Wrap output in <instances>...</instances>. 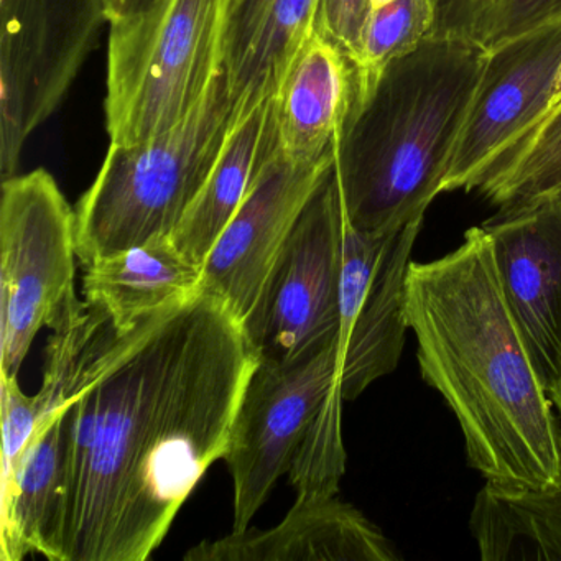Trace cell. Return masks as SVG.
<instances>
[{"label": "cell", "instance_id": "13", "mask_svg": "<svg viewBox=\"0 0 561 561\" xmlns=\"http://www.w3.org/2000/svg\"><path fill=\"white\" fill-rule=\"evenodd\" d=\"M482 228L508 313L553 397L561 380V196L501 209Z\"/></svg>", "mask_w": 561, "mask_h": 561}, {"label": "cell", "instance_id": "22", "mask_svg": "<svg viewBox=\"0 0 561 561\" xmlns=\"http://www.w3.org/2000/svg\"><path fill=\"white\" fill-rule=\"evenodd\" d=\"M433 34L430 0H392L370 12L353 60L354 93L364 90L393 58Z\"/></svg>", "mask_w": 561, "mask_h": 561}, {"label": "cell", "instance_id": "28", "mask_svg": "<svg viewBox=\"0 0 561 561\" xmlns=\"http://www.w3.org/2000/svg\"><path fill=\"white\" fill-rule=\"evenodd\" d=\"M551 400H553L554 405H557L558 412H560V425H561V380H560V386H558L557 392L553 393V397H551Z\"/></svg>", "mask_w": 561, "mask_h": 561}, {"label": "cell", "instance_id": "27", "mask_svg": "<svg viewBox=\"0 0 561 561\" xmlns=\"http://www.w3.org/2000/svg\"><path fill=\"white\" fill-rule=\"evenodd\" d=\"M560 111H561V67H560V71H558L557 81H554L553 94H551L550 103H548L547 111H545V116L541 117V121H540V123H538V126L535 127L534 133H535V130L538 129V127L541 126V124L547 123V121L550 119V117H553L554 114L560 113ZM534 133H531V134H534ZM531 134H530V136H531ZM530 136H528V137H530ZM528 137H527V139H528ZM527 139H525V140H527ZM525 140H524V142H525ZM524 142H522V144H524ZM522 144H520V146H522ZM520 146H518V147H520ZM514 150H512V152H514ZM505 157H507V156H505ZM505 157H504V159H505ZM504 159H502V160H504ZM499 162H501V160H499ZM497 163H495V165H497Z\"/></svg>", "mask_w": 561, "mask_h": 561}, {"label": "cell", "instance_id": "7", "mask_svg": "<svg viewBox=\"0 0 561 561\" xmlns=\"http://www.w3.org/2000/svg\"><path fill=\"white\" fill-rule=\"evenodd\" d=\"M343 238V199L333 165L242 321L259 363H297L337 343Z\"/></svg>", "mask_w": 561, "mask_h": 561}, {"label": "cell", "instance_id": "2", "mask_svg": "<svg viewBox=\"0 0 561 561\" xmlns=\"http://www.w3.org/2000/svg\"><path fill=\"white\" fill-rule=\"evenodd\" d=\"M407 318L423 379L458 419L469 465L485 481L561 489V425L508 313L482 228L451 254L412 262Z\"/></svg>", "mask_w": 561, "mask_h": 561}, {"label": "cell", "instance_id": "30", "mask_svg": "<svg viewBox=\"0 0 561 561\" xmlns=\"http://www.w3.org/2000/svg\"><path fill=\"white\" fill-rule=\"evenodd\" d=\"M558 196H561V192H560V193H558Z\"/></svg>", "mask_w": 561, "mask_h": 561}, {"label": "cell", "instance_id": "16", "mask_svg": "<svg viewBox=\"0 0 561 561\" xmlns=\"http://www.w3.org/2000/svg\"><path fill=\"white\" fill-rule=\"evenodd\" d=\"M71 392L48 407L11 481L0 485L2 561H21L31 553L60 561Z\"/></svg>", "mask_w": 561, "mask_h": 561}, {"label": "cell", "instance_id": "26", "mask_svg": "<svg viewBox=\"0 0 561 561\" xmlns=\"http://www.w3.org/2000/svg\"><path fill=\"white\" fill-rule=\"evenodd\" d=\"M149 2L150 0H104L107 22L133 14Z\"/></svg>", "mask_w": 561, "mask_h": 561}, {"label": "cell", "instance_id": "24", "mask_svg": "<svg viewBox=\"0 0 561 561\" xmlns=\"http://www.w3.org/2000/svg\"><path fill=\"white\" fill-rule=\"evenodd\" d=\"M369 14V0H318L314 32L336 45L353 64Z\"/></svg>", "mask_w": 561, "mask_h": 561}, {"label": "cell", "instance_id": "6", "mask_svg": "<svg viewBox=\"0 0 561 561\" xmlns=\"http://www.w3.org/2000/svg\"><path fill=\"white\" fill-rule=\"evenodd\" d=\"M77 211L44 169L2 182L0 376L18 377L42 328L75 294Z\"/></svg>", "mask_w": 561, "mask_h": 561}, {"label": "cell", "instance_id": "23", "mask_svg": "<svg viewBox=\"0 0 561 561\" xmlns=\"http://www.w3.org/2000/svg\"><path fill=\"white\" fill-rule=\"evenodd\" d=\"M433 34L484 45L501 0H430Z\"/></svg>", "mask_w": 561, "mask_h": 561}, {"label": "cell", "instance_id": "10", "mask_svg": "<svg viewBox=\"0 0 561 561\" xmlns=\"http://www.w3.org/2000/svg\"><path fill=\"white\" fill-rule=\"evenodd\" d=\"M423 219L387 234L356 231L344 219L340 278V382L354 400L380 377L393 373L407 330L410 255Z\"/></svg>", "mask_w": 561, "mask_h": 561}, {"label": "cell", "instance_id": "29", "mask_svg": "<svg viewBox=\"0 0 561 561\" xmlns=\"http://www.w3.org/2000/svg\"><path fill=\"white\" fill-rule=\"evenodd\" d=\"M389 2H392V0H369L370 12L382 8V5L389 4Z\"/></svg>", "mask_w": 561, "mask_h": 561}, {"label": "cell", "instance_id": "17", "mask_svg": "<svg viewBox=\"0 0 561 561\" xmlns=\"http://www.w3.org/2000/svg\"><path fill=\"white\" fill-rule=\"evenodd\" d=\"M318 0H232L225 77L234 114L274 96L314 32Z\"/></svg>", "mask_w": 561, "mask_h": 561}, {"label": "cell", "instance_id": "12", "mask_svg": "<svg viewBox=\"0 0 561 561\" xmlns=\"http://www.w3.org/2000/svg\"><path fill=\"white\" fill-rule=\"evenodd\" d=\"M334 160L295 163L271 149L244 202L206 257L199 291L221 300L242 323Z\"/></svg>", "mask_w": 561, "mask_h": 561}, {"label": "cell", "instance_id": "1", "mask_svg": "<svg viewBox=\"0 0 561 561\" xmlns=\"http://www.w3.org/2000/svg\"><path fill=\"white\" fill-rule=\"evenodd\" d=\"M259 357L241 320L198 291L93 334L70 397L60 561H146L225 458Z\"/></svg>", "mask_w": 561, "mask_h": 561}, {"label": "cell", "instance_id": "18", "mask_svg": "<svg viewBox=\"0 0 561 561\" xmlns=\"http://www.w3.org/2000/svg\"><path fill=\"white\" fill-rule=\"evenodd\" d=\"M199 285L202 267L165 238L87 265L83 295L123 334L188 300L198 294Z\"/></svg>", "mask_w": 561, "mask_h": 561}, {"label": "cell", "instance_id": "14", "mask_svg": "<svg viewBox=\"0 0 561 561\" xmlns=\"http://www.w3.org/2000/svg\"><path fill=\"white\" fill-rule=\"evenodd\" d=\"M186 561H396L382 531L356 507L328 499H295L284 520L268 530L248 527L205 540Z\"/></svg>", "mask_w": 561, "mask_h": 561}, {"label": "cell", "instance_id": "11", "mask_svg": "<svg viewBox=\"0 0 561 561\" xmlns=\"http://www.w3.org/2000/svg\"><path fill=\"white\" fill-rule=\"evenodd\" d=\"M561 67V18L489 48L443 193L478 188L545 116Z\"/></svg>", "mask_w": 561, "mask_h": 561}, {"label": "cell", "instance_id": "21", "mask_svg": "<svg viewBox=\"0 0 561 561\" xmlns=\"http://www.w3.org/2000/svg\"><path fill=\"white\" fill-rule=\"evenodd\" d=\"M343 402V389L341 382H336L295 449L287 476L300 501L334 497L340 492L341 479L346 471L341 430Z\"/></svg>", "mask_w": 561, "mask_h": 561}, {"label": "cell", "instance_id": "8", "mask_svg": "<svg viewBox=\"0 0 561 561\" xmlns=\"http://www.w3.org/2000/svg\"><path fill=\"white\" fill-rule=\"evenodd\" d=\"M0 172L58 110L106 24L104 0H0Z\"/></svg>", "mask_w": 561, "mask_h": 561}, {"label": "cell", "instance_id": "20", "mask_svg": "<svg viewBox=\"0 0 561 561\" xmlns=\"http://www.w3.org/2000/svg\"><path fill=\"white\" fill-rule=\"evenodd\" d=\"M469 524L484 561H561V489L485 481Z\"/></svg>", "mask_w": 561, "mask_h": 561}, {"label": "cell", "instance_id": "5", "mask_svg": "<svg viewBox=\"0 0 561 561\" xmlns=\"http://www.w3.org/2000/svg\"><path fill=\"white\" fill-rule=\"evenodd\" d=\"M232 0H150L110 24L106 126L130 146L179 126L225 71Z\"/></svg>", "mask_w": 561, "mask_h": 561}, {"label": "cell", "instance_id": "9", "mask_svg": "<svg viewBox=\"0 0 561 561\" xmlns=\"http://www.w3.org/2000/svg\"><path fill=\"white\" fill-rule=\"evenodd\" d=\"M336 382L337 343L297 363L257 364L222 458L234 485L232 531L251 527L278 479L287 474L305 430Z\"/></svg>", "mask_w": 561, "mask_h": 561}, {"label": "cell", "instance_id": "3", "mask_svg": "<svg viewBox=\"0 0 561 561\" xmlns=\"http://www.w3.org/2000/svg\"><path fill=\"white\" fill-rule=\"evenodd\" d=\"M485 58L478 42L432 35L354 93L334 160L351 228L387 234L425 218L443 193Z\"/></svg>", "mask_w": 561, "mask_h": 561}, {"label": "cell", "instance_id": "4", "mask_svg": "<svg viewBox=\"0 0 561 561\" xmlns=\"http://www.w3.org/2000/svg\"><path fill=\"white\" fill-rule=\"evenodd\" d=\"M232 114L222 71L179 126L144 142L111 144L75 209L83 267L175 232L218 160Z\"/></svg>", "mask_w": 561, "mask_h": 561}, {"label": "cell", "instance_id": "25", "mask_svg": "<svg viewBox=\"0 0 561 561\" xmlns=\"http://www.w3.org/2000/svg\"><path fill=\"white\" fill-rule=\"evenodd\" d=\"M561 18V0H501L485 48L518 37Z\"/></svg>", "mask_w": 561, "mask_h": 561}, {"label": "cell", "instance_id": "15", "mask_svg": "<svg viewBox=\"0 0 561 561\" xmlns=\"http://www.w3.org/2000/svg\"><path fill=\"white\" fill-rule=\"evenodd\" d=\"M353 100V64L313 32L272 96V150L295 163L333 159Z\"/></svg>", "mask_w": 561, "mask_h": 561}, {"label": "cell", "instance_id": "19", "mask_svg": "<svg viewBox=\"0 0 561 561\" xmlns=\"http://www.w3.org/2000/svg\"><path fill=\"white\" fill-rule=\"evenodd\" d=\"M272 149V98L232 114L221 152L195 202L170 239L190 261L203 267Z\"/></svg>", "mask_w": 561, "mask_h": 561}]
</instances>
